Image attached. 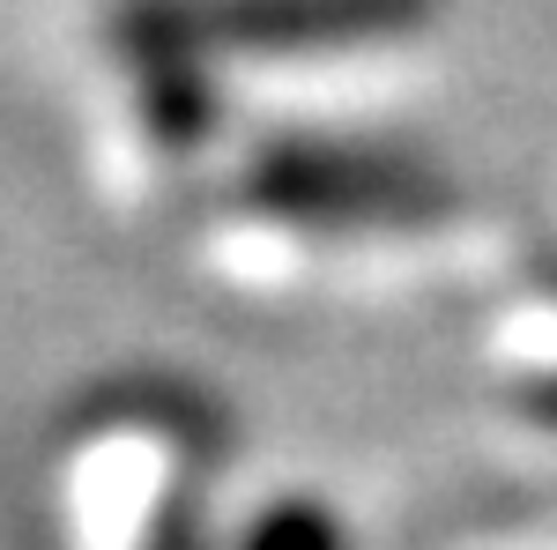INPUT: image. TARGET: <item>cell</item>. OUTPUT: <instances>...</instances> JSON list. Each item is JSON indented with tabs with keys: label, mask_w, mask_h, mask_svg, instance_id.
Instances as JSON below:
<instances>
[{
	"label": "cell",
	"mask_w": 557,
	"mask_h": 550,
	"mask_svg": "<svg viewBox=\"0 0 557 550\" xmlns=\"http://www.w3.org/2000/svg\"><path fill=\"white\" fill-rule=\"evenodd\" d=\"M141 120L164 149H194L215 127V89H209V60L186 52H157L141 60Z\"/></svg>",
	"instance_id": "obj_3"
},
{
	"label": "cell",
	"mask_w": 557,
	"mask_h": 550,
	"mask_svg": "<svg viewBox=\"0 0 557 550\" xmlns=\"http://www.w3.org/2000/svg\"><path fill=\"white\" fill-rule=\"evenodd\" d=\"M149 550H209V528H201V506L178 491V499H164V513H157V528H149Z\"/></svg>",
	"instance_id": "obj_5"
},
{
	"label": "cell",
	"mask_w": 557,
	"mask_h": 550,
	"mask_svg": "<svg viewBox=\"0 0 557 550\" xmlns=\"http://www.w3.org/2000/svg\"><path fill=\"white\" fill-rule=\"evenodd\" d=\"M238 550H349V528L320 499H275Z\"/></svg>",
	"instance_id": "obj_4"
},
{
	"label": "cell",
	"mask_w": 557,
	"mask_h": 550,
	"mask_svg": "<svg viewBox=\"0 0 557 550\" xmlns=\"http://www.w3.org/2000/svg\"><path fill=\"white\" fill-rule=\"evenodd\" d=\"M246 201L312 231H409L446 216L454 186L417 157L349 142H268L246 164Z\"/></svg>",
	"instance_id": "obj_2"
},
{
	"label": "cell",
	"mask_w": 557,
	"mask_h": 550,
	"mask_svg": "<svg viewBox=\"0 0 557 550\" xmlns=\"http://www.w3.org/2000/svg\"><path fill=\"white\" fill-rule=\"evenodd\" d=\"M431 15L438 0H120L112 38L134 60H157V52L283 60V52H357V45L417 38Z\"/></svg>",
	"instance_id": "obj_1"
},
{
	"label": "cell",
	"mask_w": 557,
	"mask_h": 550,
	"mask_svg": "<svg viewBox=\"0 0 557 550\" xmlns=\"http://www.w3.org/2000/svg\"><path fill=\"white\" fill-rule=\"evenodd\" d=\"M528 410H535L543 424H557V380H535V387H528Z\"/></svg>",
	"instance_id": "obj_6"
}]
</instances>
